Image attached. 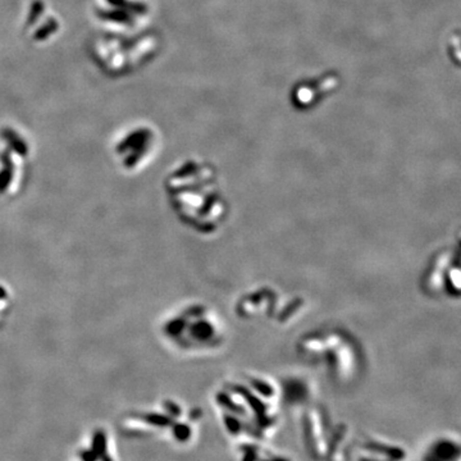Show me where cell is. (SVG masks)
Returning a JSON list of instances; mask_svg holds the SVG:
<instances>
[{"label":"cell","instance_id":"obj_1","mask_svg":"<svg viewBox=\"0 0 461 461\" xmlns=\"http://www.w3.org/2000/svg\"><path fill=\"white\" fill-rule=\"evenodd\" d=\"M167 200L180 222L196 234L217 232L227 215V201L217 178L204 165L186 163L165 180Z\"/></svg>","mask_w":461,"mask_h":461},{"label":"cell","instance_id":"obj_2","mask_svg":"<svg viewBox=\"0 0 461 461\" xmlns=\"http://www.w3.org/2000/svg\"><path fill=\"white\" fill-rule=\"evenodd\" d=\"M160 337L182 354H204L224 341L223 328L214 312L204 305L190 304L162 320Z\"/></svg>","mask_w":461,"mask_h":461},{"label":"cell","instance_id":"obj_3","mask_svg":"<svg viewBox=\"0 0 461 461\" xmlns=\"http://www.w3.org/2000/svg\"><path fill=\"white\" fill-rule=\"evenodd\" d=\"M152 134L149 130H137L119 141L115 147L121 157L122 167L126 170H135L141 165L151 149Z\"/></svg>","mask_w":461,"mask_h":461},{"label":"cell","instance_id":"obj_4","mask_svg":"<svg viewBox=\"0 0 461 461\" xmlns=\"http://www.w3.org/2000/svg\"><path fill=\"white\" fill-rule=\"evenodd\" d=\"M14 306V294L13 290L0 280V330L3 329L4 325L8 322L9 317L12 315Z\"/></svg>","mask_w":461,"mask_h":461},{"label":"cell","instance_id":"obj_5","mask_svg":"<svg viewBox=\"0 0 461 461\" xmlns=\"http://www.w3.org/2000/svg\"><path fill=\"white\" fill-rule=\"evenodd\" d=\"M432 456L440 461L452 460V458L458 456V447L456 445H453L452 442L441 441V442L436 443L434 447H433Z\"/></svg>","mask_w":461,"mask_h":461},{"label":"cell","instance_id":"obj_6","mask_svg":"<svg viewBox=\"0 0 461 461\" xmlns=\"http://www.w3.org/2000/svg\"><path fill=\"white\" fill-rule=\"evenodd\" d=\"M368 448L373 451V452H379L382 455L387 456L390 457L391 460H401V458L405 457V452L400 448H392V447H388V446L385 445H378V443H368L367 445Z\"/></svg>","mask_w":461,"mask_h":461},{"label":"cell","instance_id":"obj_7","mask_svg":"<svg viewBox=\"0 0 461 461\" xmlns=\"http://www.w3.org/2000/svg\"><path fill=\"white\" fill-rule=\"evenodd\" d=\"M224 424L227 425L228 430H229V433H232V434H237V433L241 430V423L237 419H235L234 417H225Z\"/></svg>","mask_w":461,"mask_h":461},{"label":"cell","instance_id":"obj_8","mask_svg":"<svg viewBox=\"0 0 461 461\" xmlns=\"http://www.w3.org/2000/svg\"><path fill=\"white\" fill-rule=\"evenodd\" d=\"M108 2L115 7H122L124 4V0H108Z\"/></svg>","mask_w":461,"mask_h":461},{"label":"cell","instance_id":"obj_9","mask_svg":"<svg viewBox=\"0 0 461 461\" xmlns=\"http://www.w3.org/2000/svg\"><path fill=\"white\" fill-rule=\"evenodd\" d=\"M360 461H380V460H374V458H367V457H363V458H360Z\"/></svg>","mask_w":461,"mask_h":461},{"label":"cell","instance_id":"obj_10","mask_svg":"<svg viewBox=\"0 0 461 461\" xmlns=\"http://www.w3.org/2000/svg\"><path fill=\"white\" fill-rule=\"evenodd\" d=\"M272 461H286V460H272Z\"/></svg>","mask_w":461,"mask_h":461}]
</instances>
